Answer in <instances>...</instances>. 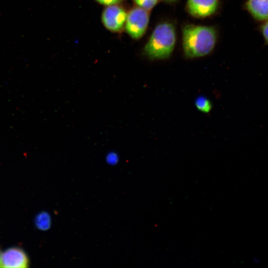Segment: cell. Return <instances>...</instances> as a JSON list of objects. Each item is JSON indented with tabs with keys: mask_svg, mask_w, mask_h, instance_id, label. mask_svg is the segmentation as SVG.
<instances>
[{
	"mask_svg": "<svg viewBox=\"0 0 268 268\" xmlns=\"http://www.w3.org/2000/svg\"><path fill=\"white\" fill-rule=\"evenodd\" d=\"M127 12L122 6L117 4L106 6L102 15V22L108 30L120 32L125 27Z\"/></svg>",
	"mask_w": 268,
	"mask_h": 268,
	"instance_id": "cell-4",
	"label": "cell"
},
{
	"mask_svg": "<svg viewBox=\"0 0 268 268\" xmlns=\"http://www.w3.org/2000/svg\"><path fill=\"white\" fill-rule=\"evenodd\" d=\"M196 108L200 112L207 114L212 109V104L210 100L204 95H199L195 100Z\"/></svg>",
	"mask_w": 268,
	"mask_h": 268,
	"instance_id": "cell-9",
	"label": "cell"
},
{
	"mask_svg": "<svg viewBox=\"0 0 268 268\" xmlns=\"http://www.w3.org/2000/svg\"><path fill=\"white\" fill-rule=\"evenodd\" d=\"M217 34L211 26L187 24L182 29V46L186 58L204 57L215 47Z\"/></svg>",
	"mask_w": 268,
	"mask_h": 268,
	"instance_id": "cell-1",
	"label": "cell"
},
{
	"mask_svg": "<svg viewBox=\"0 0 268 268\" xmlns=\"http://www.w3.org/2000/svg\"><path fill=\"white\" fill-rule=\"evenodd\" d=\"M218 6V0H187V9L193 16L204 18L214 14Z\"/></svg>",
	"mask_w": 268,
	"mask_h": 268,
	"instance_id": "cell-6",
	"label": "cell"
},
{
	"mask_svg": "<svg viewBox=\"0 0 268 268\" xmlns=\"http://www.w3.org/2000/svg\"><path fill=\"white\" fill-rule=\"evenodd\" d=\"M30 265L28 254L19 247H9L1 253L0 268H27Z\"/></svg>",
	"mask_w": 268,
	"mask_h": 268,
	"instance_id": "cell-5",
	"label": "cell"
},
{
	"mask_svg": "<svg viewBox=\"0 0 268 268\" xmlns=\"http://www.w3.org/2000/svg\"><path fill=\"white\" fill-rule=\"evenodd\" d=\"M35 227L42 231L48 230L52 225V217L50 214L45 211L38 213L34 218Z\"/></svg>",
	"mask_w": 268,
	"mask_h": 268,
	"instance_id": "cell-8",
	"label": "cell"
},
{
	"mask_svg": "<svg viewBox=\"0 0 268 268\" xmlns=\"http://www.w3.org/2000/svg\"><path fill=\"white\" fill-rule=\"evenodd\" d=\"M176 33L174 25L168 22L157 24L144 48L145 55L151 60L168 58L174 50Z\"/></svg>",
	"mask_w": 268,
	"mask_h": 268,
	"instance_id": "cell-2",
	"label": "cell"
},
{
	"mask_svg": "<svg viewBox=\"0 0 268 268\" xmlns=\"http://www.w3.org/2000/svg\"><path fill=\"white\" fill-rule=\"evenodd\" d=\"M106 160L108 164L115 165L119 161V156L115 152H110L107 154Z\"/></svg>",
	"mask_w": 268,
	"mask_h": 268,
	"instance_id": "cell-11",
	"label": "cell"
},
{
	"mask_svg": "<svg viewBox=\"0 0 268 268\" xmlns=\"http://www.w3.org/2000/svg\"><path fill=\"white\" fill-rule=\"evenodd\" d=\"M149 21L148 11L138 6L127 12L125 29L133 39H139L145 34Z\"/></svg>",
	"mask_w": 268,
	"mask_h": 268,
	"instance_id": "cell-3",
	"label": "cell"
},
{
	"mask_svg": "<svg viewBox=\"0 0 268 268\" xmlns=\"http://www.w3.org/2000/svg\"><path fill=\"white\" fill-rule=\"evenodd\" d=\"M133 1L137 6L149 11L156 5L158 0H133Z\"/></svg>",
	"mask_w": 268,
	"mask_h": 268,
	"instance_id": "cell-10",
	"label": "cell"
},
{
	"mask_svg": "<svg viewBox=\"0 0 268 268\" xmlns=\"http://www.w3.org/2000/svg\"><path fill=\"white\" fill-rule=\"evenodd\" d=\"M247 10L256 20H268V0H247Z\"/></svg>",
	"mask_w": 268,
	"mask_h": 268,
	"instance_id": "cell-7",
	"label": "cell"
},
{
	"mask_svg": "<svg viewBox=\"0 0 268 268\" xmlns=\"http://www.w3.org/2000/svg\"><path fill=\"white\" fill-rule=\"evenodd\" d=\"M1 253H2V251H1L0 249V258H1Z\"/></svg>",
	"mask_w": 268,
	"mask_h": 268,
	"instance_id": "cell-15",
	"label": "cell"
},
{
	"mask_svg": "<svg viewBox=\"0 0 268 268\" xmlns=\"http://www.w3.org/2000/svg\"><path fill=\"white\" fill-rule=\"evenodd\" d=\"M260 30L265 41L268 44V20L261 26Z\"/></svg>",
	"mask_w": 268,
	"mask_h": 268,
	"instance_id": "cell-12",
	"label": "cell"
},
{
	"mask_svg": "<svg viewBox=\"0 0 268 268\" xmlns=\"http://www.w3.org/2000/svg\"><path fill=\"white\" fill-rule=\"evenodd\" d=\"M101 4L105 6L117 4L122 0H95Z\"/></svg>",
	"mask_w": 268,
	"mask_h": 268,
	"instance_id": "cell-13",
	"label": "cell"
},
{
	"mask_svg": "<svg viewBox=\"0 0 268 268\" xmlns=\"http://www.w3.org/2000/svg\"><path fill=\"white\" fill-rule=\"evenodd\" d=\"M162 0L164 1L165 2H175L177 1V0Z\"/></svg>",
	"mask_w": 268,
	"mask_h": 268,
	"instance_id": "cell-14",
	"label": "cell"
}]
</instances>
